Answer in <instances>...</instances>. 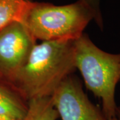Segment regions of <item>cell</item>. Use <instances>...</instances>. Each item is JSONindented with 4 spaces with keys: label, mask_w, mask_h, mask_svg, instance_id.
Masks as SVG:
<instances>
[{
    "label": "cell",
    "mask_w": 120,
    "mask_h": 120,
    "mask_svg": "<svg viewBox=\"0 0 120 120\" xmlns=\"http://www.w3.org/2000/svg\"><path fill=\"white\" fill-rule=\"evenodd\" d=\"M116 118L117 120H120V107H117L116 109Z\"/></svg>",
    "instance_id": "obj_11"
},
{
    "label": "cell",
    "mask_w": 120,
    "mask_h": 120,
    "mask_svg": "<svg viewBox=\"0 0 120 120\" xmlns=\"http://www.w3.org/2000/svg\"><path fill=\"white\" fill-rule=\"evenodd\" d=\"M34 1L30 0H0V30L14 22H23Z\"/></svg>",
    "instance_id": "obj_6"
},
{
    "label": "cell",
    "mask_w": 120,
    "mask_h": 120,
    "mask_svg": "<svg viewBox=\"0 0 120 120\" xmlns=\"http://www.w3.org/2000/svg\"><path fill=\"white\" fill-rule=\"evenodd\" d=\"M27 110V103L22 97L0 86V115L23 120Z\"/></svg>",
    "instance_id": "obj_7"
},
{
    "label": "cell",
    "mask_w": 120,
    "mask_h": 120,
    "mask_svg": "<svg viewBox=\"0 0 120 120\" xmlns=\"http://www.w3.org/2000/svg\"><path fill=\"white\" fill-rule=\"evenodd\" d=\"M75 69V41H44L34 47L10 85L27 101L51 97Z\"/></svg>",
    "instance_id": "obj_1"
},
{
    "label": "cell",
    "mask_w": 120,
    "mask_h": 120,
    "mask_svg": "<svg viewBox=\"0 0 120 120\" xmlns=\"http://www.w3.org/2000/svg\"><path fill=\"white\" fill-rule=\"evenodd\" d=\"M92 20L103 30V19L85 0L64 5L33 2L23 24L35 39L75 41Z\"/></svg>",
    "instance_id": "obj_2"
},
{
    "label": "cell",
    "mask_w": 120,
    "mask_h": 120,
    "mask_svg": "<svg viewBox=\"0 0 120 120\" xmlns=\"http://www.w3.org/2000/svg\"><path fill=\"white\" fill-rule=\"evenodd\" d=\"M62 120H107L102 111L90 101L76 77L69 75L51 96Z\"/></svg>",
    "instance_id": "obj_5"
},
{
    "label": "cell",
    "mask_w": 120,
    "mask_h": 120,
    "mask_svg": "<svg viewBox=\"0 0 120 120\" xmlns=\"http://www.w3.org/2000/svg\"><path fill=\"white\" fill-rule=\"evenodd\" d=\"M0 120H19L13 119V118L9 117H8V116H1V115H0Z\"/></svg>",
    "instance_id": "obj_10"
},
{
    "label": "cell",
    "mask_w": 120,
    "mask_h": 120,
    "mask_svg": "<svg viewBox=\"0 0 120 120\" xmlns=\"http://www.w3.org/2000/svg\"><path fill=\"white\" fill-rule=\"evenodd\" d=\"M117 120V118H116V117H114V118H113V119H112V120Z\"/></svg>",
    "instance_id": "obj_12"
},
{
    "label": "cell",
    "mask_w": 120,
    "mask_h": 120,
    "mask_svg": "<svg viewBox=\"0 0 120 120\" xmlns=\"http://www.w3.org/2000/svg\"><path fill=\"white\" fill-rule=\"evenodd\" d=\"M35 45L36 39L22 23L14 22L0 30V76L10 83Z\"/></svg>",
    "instance_id": "obj_4"
},
{
    "label": "cell",
    "mask_w": 120,
    "mask_h": 120,
    "mask_svg": "<svg viewBox=\"0 0 120 120\" xmlns=\"http://www.w3.org/2000/svg\"><path fill=\"white\" fill-rule=\"evenodd\" d=\"M27 103V110L23 120H57L59 117L51 97L32 99Z\"/></svg>",
    "instance_id": "obj_8"
},
{
    "label": "cell",
    "mask_w": 120,
    "mask_h": 120,
    "mask_svg": "<svg viewBox=\"0 0 120 120\" xmlns=\"http://www.w3.org/2000/svg\"><path fill=\"white\" fill-rule=\"evenodd\" d=\"M75 65L87 89L101 100L105 119L116 117L115 92L120 81V53L104 52L83 34L75 40Z\"/></svg>",
    "instance_id": "obj_3"
},
{
    "label": "cell",
    "mask_w": 120,
    "mask_h": 120,
    "mask_svg": "<svg viewBox=\"0 0 120 120\" xmlns=\"http://www.w3.org/2000/svg\"><path fill=\"white\" fill-rule=\"evenodd\" d=\"M85 1H87L91 6V8L94 9L95 11L98 14L99 17L103 19L100 9V0H85Z\"/></svg>",
    "instance_id": "obj_9"
}]
</instances>
